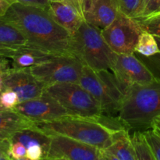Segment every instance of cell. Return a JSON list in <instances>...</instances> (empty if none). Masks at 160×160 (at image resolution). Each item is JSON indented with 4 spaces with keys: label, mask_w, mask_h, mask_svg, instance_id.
I'll return each instance as SVG.
<instances>
[{
    "label": "cell",
    "mask_w": 160,
    "mask_h": 160,
    "mask_svg": "<svg viewBox=\"0 0 160 160\" xmlns=\"http://www.w3.org/2000/svg\"><path fill=\"white\" fill-rule=\"evenodd\" d=\"M2 19L15 26L31 46L53 56H73L72 34L44 8L15 2Z\"/></svg>",
    "instance_id": "cell-1"
},
{
    "label": "cell",
    "mask_w": 160,
    "mask_h": 160,
    "mask_svg": "<svg viewBox=\"0 0 160 160\" xmlns=\"http://www.w3.org/2000/svg\"><path fill=\"white\" fill-rule=\"evenodd\" d=\"M160 116V81L130 85L117 114L128 130L145 131Z\"/></svg>",
    "instance_id": "cell-2"
},
{
    "label": "cell",
    "mask_w": 160,
    "mask_h": 160,
    "mask_svg": "<svg viewBox=\"0 0 160 160\" xmlns=\"http://www.w3.org/2000/svg\"><path fill=\"white\" fill-rule=\"evenodd\" d=\"M35 127L48 135H63L104 149L112 140V131L96 119L68 115L47 122H34Z\"/></svg>",
    "instance_id": "cell-3"
},
{
    "label": "cell",
    "mask_w": 160,
    "mask_h": 160,
    "mask_svg": "<svg viewBox=\"0 0 160 160\" xmlns=\"http://www.w3.org/2000/svg\"><path fill=\"white\" fill-rule=\"evenodd\" d=\"M73 55L83 63L95 70H112L117 59L102 34V30L84 20L72 34Z\"/></svg>",
    "instance_id": "cell-4"
},
{
    "label": "cell",
    "mask_w": 160,
    "mask_h": 160,
    "mask_svg": "<svg viewBox=\"0 0 160 160\" xmlns=\"http://www.w3.org/2000/svg\"><path fill=\"white\" fill-rule=\"evenodd\" d=\"M110 71L95 70L84 66L79 84L96 99L105 114L117 117L129 86Z\"/></svg>",
    "instance_id": "cell-5"
},
{
    "label": "cell",
    "mask_w": 160,
    "mask_h": 160,
    "mask_svg": "<svg viewBox=\"0 0 160 160\" xmlns=\"http://www.w3.org/2000/svg\"><path fill=\"white\" fill-rule=\"evenodd\" d=\"M45 92L71 116L98 120L104 114L99 103L79 83H56L46 86Z\"/></svg>",
    "instance_id": "cell-6"
},
{
    "label": "cell",
    "mask_w": 160,
    "mask_h": 160,
    "mask_svg": "<svg viewBox=\"0 0 160 160\" xmlns=\"http://www.w3.org/2000/svg\"><path fill=\"white\" fill-rule=\"evenodd\" d=\"M82 62L73 56H54L48 60L28 68L31 73L45 86L56 83H79Z\"/></svg>",
    "instance_id": "cell-7"
},
{
    "label": "cell",
    "mask_w": 160,
    "mask_h": 160,
    "mask_svg": "<svg viewBox=\"0 0 160 160\" xmlns=\"http://www.w3.org/2000/svg\"><path fill=\"white\" fill-rule=\"evenodd\" d=\"M142 31L136 19L120 12L112 23L102 29V34L115 53L132 54Z\"/></svg>",
    "instance_id": "cell-8"
},
{
    "label": "cell",
    "mask_w": 160,
    "mask_h": 160,
    "mask_svg": "<svg viewBox=\"0 0 160 160\" xmlns=\"http://www.w3.org/2000/svg\"><path fill=\"white\" fill-rule=\"evenodd\" d=\"M46 159L103 160L100 148L63 135H52Z\"/></svg>",
    "instance_id": "cell-9"
},
{
    "label": "cell",
    "mask_w": 160,
    "mask_h": 160,
    "mask_svg": "<svg viewBox=\"0 0 160 160\" xmlns=\"http://www.w3.org/2000/svg\"><path fill=\"white\" fill-rule=\"evenodd\" d=\"M3 90L15 92L20 102L38 98L44 94L46 86L38 80L28 68H9L1 73Z\"/></svg>",
    "instance_id": "cell-10"
},
{
    "label": "cell",
    "mask_w": 160,
    "mask_h": 160,
    "mask_svg": "<svg viewBox=\"0 0 160 160\" xmlns=\"http://www.w3.org/2000/svg\"><path fill=\"white\" fill-rule=\"evenodd\" d=\"M12 109L34 122L51 121L70 115L56 99L45 92L38 98L21 102Z\"/></svg>",
    "instance_id": "cell-11"
},
{
    "label": "cell",
    "mask_w": 160,
    "mask_h": 160,
    "mask_svg": "<svg viewBox=\"0 0 160 160\" xmlns=\"http://www.w3.org/2000/svg\"><path fill=\"white\" fill-rule=\"evenodd\" d=\"M111 71L125 85L142 84L156 81L146 66L132 54H117Z\"/></svg>",
    "instance_id": "cell-12"
},
{
    "label": "cell",
    "mask_w": 160,
    "mask_h": 160,
    "mask_svg": "<svg viewBox=\"0 0 160 160\" xmlns=\"http://www.w3.org/2000/svg\"><path fill=\"white\" fill-rule=\"evenodd\" d=\"M115 0H84L83 15L85 21L99 29L109 26L118 16Z\"/></svg>",
    "instance_id": "cell-13"
},
{
    "label": "cell",
    "mask_w": 160,
    "mask_h": 160,
    "mask_svg": "<svg viewBox=\"0 0 160 160\" xmlns=\"http://www.w3.org/2000/svg\"><path fill=\"white\" fill-rule=\"evenodd\" d=\"M48 12L60 26L71 34H74L85 20L83 14L67 1H50Z\"/></svg>",
    "instance_id": "cell-14"
},
{
    "label": "cell",
    "mask_w": 160,
    "mask_h": 160,
    "mask_svg": "<svg viewBox=\"0 0 160 160\" xmlns=\"http://www.w3.org/2000/svg\"><path fill=\"white\" fill-rule=\"evenodd\" d=\"M102 151L103 160H137L128 130L115 131L110 145Z\"/></svg>",
    "instance_id": "cell-15"
},
{
    "label": "cell",
    "mask_w": 160,
    "mask_h": 160,
    "mask_svg": "<svg viewBox=\"0 0 160 160\" xmlns=\"http://www.w3.org/2000/svg\"><path fill=\"white\" fill-rule=\"evenodd\" d=\"M34 121L13 109L0 111V138L10 139L15 133L34 127Z\"/></svg>",
    "instance_id": "cell-16"
},
{
    "label": "cell",
    "mask_w": 160,
    "mask_h": 160,
    "mask_svg": "<svg viewBox=\"0 0 160 160\" xmlns=\"http://www.w3.org/2000/svg\"><path fill=\"white\" fill-rule=\"evenodd\" d=\"M53 56V55L28 45L17 48L11 59L13 68L27 69L42 63Z\"/></svg>",
    "instance_id": "cell-17"
},
{
    "label": "cell",
    "mask_w": 160,
    "mask_h": 160,
    "mask_svg": "<svg viewBox=\"0 0 160 160\" xmlns=\"http://www.w3.org/2000/svg\"><path fill=\"white\" fill-rule=\"evenodd\" d=\"M51 135H48L46 133L41 131L40 129L36 128L34 124V127L33 128H27L15 133L10 138V142H20L27 148L32 145H40L48 155L51 143Z\"/></svg>",
    "instance_id": "cell-18"
},
{
    "label": "cell",
    "mask_w": 160,
    "mask_h": 160,
    "mask_svg": "<svg viewBox=\"0 0 160 160\" xmlns=\"http://www.w3.org/2000/svg\"><path fill=\"white\" fill-rule=\"evenodd\" d=\"M0 45L18 48L30 45L20 30L0 17Z\"/></svg>",
    "instance_id": "cell-19"
},
{
    "label": "cell",
    "mask_w": 160,
    "mask_h": 160,
    "mask_svg": "<svg viewBox=\"0 0 160 160\" xmlns=\"http://www.w3.org/2000/svg\"><path fill=\"white\" fill-rule=\"evenodd\" d=\"M159 52V47L156 36L148 31H142L136 44L134 52L148 57L157 54Z\"/></svg>",
    "instance_id": "cell-20"
},
{
    "label": "cell",
    "mask_w": 160,
    "mask_h": 160,
    "mask_svg": "<svg viewBox=\"0 0 160 160\" xmlns=\"http://www.w3.org/2000/svg\"><path fill=\"white\" fill-rule=\"evenodd\" d=\"M131 139L137 160H155L143 131H135Z\"/></svg>",
    "instance_id": "cell-21"
},
{
    "label": "cell",
    "mask_w": 160,
    "mask_h": 160,
    "mask_svg": "<svg viewBox=\"0 0 160 160\" xmlns=\"http://www.w3.org/2000/svg\"><path fill=\"white\" fill-rule=\"evenodd\" d=\"M119 11L131 18H138L143 11L142 0H115Z\"/></svg>",
    "instance_id": "cell-22"
},
{
    "label": "cell",
    "mask_w": 160,
    "mask_h": 160,
    "mask_svg": "<svg viewBox=\"0 0 160 160\" xmlns=\"http://www.w3.org/2000/svg\"><path fill=\"white\" fill-rule=\"evenodd\" d=\"M156 38L157 40L158 45H159V52L157 54L154 55V56H148V57L143 56L136 52H134V54L146 66L147 68L151 71V73H152L156 81H160V38L156 36Z\"/></svg>",
    "instance_id": "cell-23"
},
{
    "label": "cell",
    "mask_w": 160,
    "mask_h": 160,
    "mask_svg": "<svg viewBox=\"0 0 160 160\" xmlns=\"http://www.w3.org/2000/svg\"><path fill=\"white\" fill-rule=\"evenodd\" d=\"M140 23L142 30L160 38V13L148 18L136 19Z\"/></svg>",
    "instance_id": "cell-24"
},
{
    "label": "cell",
    "mask_w": 160,
    "mask_h": 160,
    "mask_svg": "<svg viewBox=\"0 0 160 160\" xmlns=\"http://www.w3.org/2000/svg\"><path fill=\"white\" fill-rule=\"evenodd\" d=\"M147 142L151 148L155 160H160V134L152 128L143 131Z\"/></svg>",
    "instance_id": "cell-25"
},
{
    "label": "cell",
    "mask_w": 160,
    "mask_h": 160,
    "mask_svg": "<svg viewBox=\"0 0 160 160\" xmlns=\"http://www.w3.org/2000/svg\"><path fill=\"white\" fill-rule=\"evenodd\" d=\"M0 102L6 109H12L20 103V100L15 92L6 89L0 93Z\"/></svg>",
    "instance_id": "cell-26"
},
{
    "label": "cell",
    "mask_w": 160,
    "mask_h": 160,
    "mask_svg": "<svg viewBox=\"0 0 160 160\" xmlns=\"http://www.w3.org/2000/svg\"><path fill=\"white\" fill-rule=\"evenodd\" d=\"M11 159L28 160L27 159V148L19 142H11L10 151Z\"/></svg>",
    "instance_id": "cell-27"
},
{
    "label": "cell",
    "mask_w": 160,
    "mask_h": 160,
    "mask_svg": "<svg viewBox=\"0 0 160 160\" xmlns=\"http://www.w3.org/2000/svg\"><path fill=\"white\" fill-rule=\"evenodd\" d=\"M159 13H160V0H148L141 16L136 19L148 18Z\"/></svg>",
    "instance_id": "cell-28"
},
{
    "label": "cell",
    "mask_w": 160,
    "mask_h": 160,
    "mask_svg": "<svg viewBox=\"0 0 160 160\" xmlns=\"http://www.w3.org/2000/svg\"><path fill=\"white\" fill-rule=\"evenodd\" d=\"M10 139L0 138V160L11 159L9 151H10Z\"/></svg>",
    "instance_id": "cell-29"
},
{
    "label": "cell",
    "mask_w": 160,
    "mask_h": 160,
    "mask_svg": "<svg viewBox=\"0 0 160 160\" xmlns=\"http://www.w3.org/2000/svg\"><path fill=\"white\" fill-rule=\"evenodd\" d=\"M16 2H20L25 5H31V6H39L48 10L49 6V0H14Z\"/></svg>",
    "instance_id": "cell-30"
},
{
    "label": "cell",
    "mask_w": 160,
    "mask_h": 160,
    "mask_svg": "<svg viewBox=\"0 0 160 160\" xmlns=\"http://www.w3.org/2000/svg\"><path fill=\"white\" fill-rule=\"evenodd\" d=\"M15 2L14 0H0V16H4L9 7Z\"/></svg>",
    "instance_id": "cell-31"
},
{
    "label": "cell",
    "mask_w": 160,
    "mask_h": 160,
    "mask_svg": "<svg viewBox=\"0 0 160 160\" xmlns=\"http://www.w3.org/2000/svg\"><path fill=\"white\" fill-rule=\"evenodd\" d=\"M17 49V48H10V47L0 45V55H1V56H6V57L9 58V59H11V57H12V55L15 53Z\"/></svg>",
    "instance_id": "cell-32"
},
{
    "label": "cell",
    "mask_w": 160,
    "mask_h": 160,
    "mask_svg": "<svg viewBox=\"0 0 160 160\" xmlns=\"http://www.w3.org/2000/svg\"><path fill=\"white\" fill-rule=\"evenodd\" d=\"M8 59L9 58L0 55V74L10 68L9 67V61L8 60Z\"/></svg>",
    "instance_id": "cell-33"
},
{
    "label": "cell",
    "mask_w": 160,
    "mask_h": 160,
    "mask_svg": "<svg viewBox=\"0 0 160 160\" xmlns=\"http://www.w3.org/2000/svg\"><path fill=\"white\" fill-rule=\"evenodd\" d=\"M69 3L73 5L74 7H76L81 13L83 14L84 11V0H67ZM84 16V15H83Z\"/></svg>",
    "instance_id": "cell-34"
},
{
    "label": "cell",
    "mask_w": 160,
    "mask_h": 160,
    "mask_svg": "<svg viewBox=\"0 0 160 160\" xmlns=\"http://www.w3.org/2000/svg\"><path fill=\"white\" fill-rule=\"evenodd\" d=\"M152 128L156 132H157L158 134H160V116L158 117L157 118L155 119V120L153 121L152 125Z\"/></svg>",
    "instance_id": "cell-35"
},
{
    "label": "cell",
    "mask_w": 160,
    "mask_h": 160,
    "mask_svg": "<svg viewBox=\"0 0 160 160\" xmlns=\"http://www.w3.org/2000/svg\"><path fill=\"white\" fill-rule=\"evenodd\" d=\"M3 91V85H2V77L0 75V93Z\"/></svg>",
    "instance_id": "cell-36"
},
{
    "label": "cell",
    "mask_w": 160,
    "mask_h": 160,
    "mask_svg": "<svg viewBox=\"0 0 160 160\" xmlns=\"http://www.w3.org/2000/svg\"><path fill=\"white\" fill-rule=\"evenodd\" d=\"M148 0H142V2H143V6H144V8H145V5H146V3L148 2Z\"/></svg>",
    "instance_id": "cell-37"
},
{
    "label": "cell",
    "mask_w": 160,
    "mask_h": 160,
    "mask_svg": "<svg viewBox=\"0 0 160 160\" xmlns=\"http://www.w3.org/2000/svg\"><path fill=\"white\" fill-rule=\"evenodd\" d=\"M4 109H5V108L3 107L2 105L1 102H0V111H1V110H4Z\"/></svg>",
    "instance_id": "cell-38"
},
{
    "label": "cell",
    "mask_w": 160,
    "mask_h": 160,
    "mask_svg": "<svg viewBox=\"0 0 160 160\" xmlns=\"http://www.w3.org/2000/svg\"><path fill=\"white\" fill-rule=\"evenodd\" d=\"M49 1H52V2H64V1H67V0H49Z\"/></svg>",
    "instance_id": "cell-39"
}]
</instances>
